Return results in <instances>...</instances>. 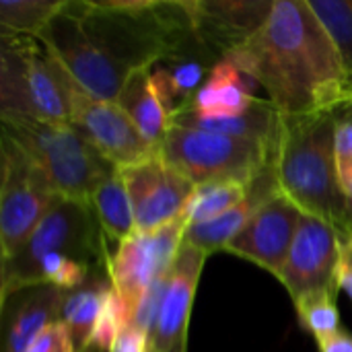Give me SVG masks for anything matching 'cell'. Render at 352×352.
<instances>
[{"instance_id":"f1b7e54d","label":"cell","mask_w":352,"mask_h":352,"mask_svg":"<svg viewBox=\"0 0 352 352\" xmlns=\"http://www.w3.org/2000/svg\"><path fill=\"white\" fill-rule=\"evenodd\" d=\"M25 352H78L68 328L62 322H54Z\"/></svg>"},{"instance_id":"7c38bea8","label":"cell","mask_w":352,"mask_h":352,"mask_svg":"<svg viewBox=\"0 0 352 352\" xmlns=\"http://www.w3.org/2000/svg\"><path fill=\"white\" fill-rule=\"evenodd\" d=\"M303 212L276 188L258 204L245 227L225 252L250 260L272 276H280Z\"/></svg>"},{"instance_id":"7402d4cb","label":"cell","mask_w":352,"mask_h":352,"mask_svg":"<svg viewBox=\"0 0 352 352\" xmlns=\"http://www.w3.org/2000/svg\"><path fill=\"white\" fill-rule=\"evenodd\" d=\"M252 194V186L235 179H225V182H208L200 184L194 188L186 208H184V219L190 225L210 221L233 206L245 202Z\"/></svg>"},{"instance_id":"ba28073f","label":"cell","mask_w":352,"mask_h":352,"mask_svg":"<svg viewBox=\"0 0 352 352\" xmlns=\"http://www.w3.org/2000/svg\"><path fill=\"white\" fill-rule=\"evenodd\" d=\"M62 198L43 169L6 134H2V188H0V248L2 262L12 258L35 227Z\"/></svg>"},{"instance_id":"5bb4252c","label":"cell","mask_w":352,"mask_h":352,"mask_svg":"<svg viewBox=\"0 0 352 352\" xmlns=\"http://www.w3.org/2000/svg\"><path fill=\"white\" fill-rule=\"evenodd\" d=\"M196 37L219 60L250 41L268 21L270 0H192Z\"/></svg>"},{"instance_id":"5b68a950","label":"cell","mask_w":352,"mask_h":352,"mask_svg":"<svg viewBox=\"0 0 352 352\" xmlns=\"http://www.w3.org/2000/svg\"><path fill=\"white\" fill-rule=\"evenodd\" d=\"M72 85L39 37L0 35V118L70 122Z\"/></svg>"},{"instance_id":"7a4b0ae2","label":"cell","mask_w":352,"mask_h":352,"mask_svg":"<svg viewBox=\"0 0 352 352\" xmlns=\"http://www.w3.org/2000/svg\"><path fill=\"white\" fill-rule=\"evenodd\" d=\"M225 58L248 72L285 118L352 103L342 60L309 0H276L262 29Z\"/></svg>"},{"instance_id":"d6a6232c","label":"cell","mask_w":352,"mask_h":352,"mask_svg":"<svg viewBox=\"0 0 352 352\" xmlns=\"http://www.w3.org/2000/svg\"><path fill=\"white\" fill-rule=\"evenodd\" d=\"M151 352H155V351H151Z\"/></svg>"},{"instance_id":"4fadbf2b","label":"cell","mask_w":352,"mask_h":352,"mask_svg":"<svg viewBox=\"0 0 352 352\" xmlns=\"http://www.w3.org/2000/svg\"><path fill=\"white\" fill-rule=\"evenodd\" d=\"M340 250L342 239L332 225L322 219L303 214L289 258L278 276L293 301L311 291L338 289L336 274L340 264Z\"/></svg>"},{"instance_id":"44dd1931","label":"cell","mask_w":352,"mask_h":352,"mask_svg":"<svg viewBox=\"0 0 352 352\" xmlns=\"http://www.w3.org/2000/svg\"><path fill=\"white\" fill-rule=\"evenodd\" d=\"M91 210L97 217V223L103 231L107 243L116 248L136 233L132 202L120 171L109 175L91 196Z\"/></svg>"},{"instance_id":"9c48e42d","label":"cell","mask_w":352,"mask_h":352,"mask_svg":"<svg viewBox=\"0 0 352 352\" xmlns=\"http://www.w3.org/2000/svg\"><path fill=\"white\" fill-rule=\"evenodd\" d=\"M186 229L188 221L182 214L157 231L130 235L107 254L105 270L128 309V318L146 287L159 276L171 272L173 262L184 245Z\"/></svg>"},{"instance_id":"8fae6325","label":"cell","mask_w":352,"mask_h":352,"mask_svg":"<svg viewBox=\"0 0 352 352\" xmlns=\"http://www.w3.org/2000/svg\"><path fill=\"white\" fill-rule=\"evenodd\" d=\"M128 190L136 233L157 231L184 214L194 184L173 169L159 151L124 169H118Z\"/></svg>"},{"instance_id":"d6986e66","label":"cell","mask_w":352,"mask_h":352,"mask_svg":"<svg viewBox=\"0 0 352 352\" xmlns=\"http://www.w3.org/2000/svg\"><path fill=\"white\" fill-rule=\"evenodd\" d=\"M151 70L153 68L136 70L126 80L116 103L126 111V116L134 122V126L140 130V134L153 146H159V142L163 140V136L169 128V116L165 113V109L161 107L159 99L153 93Z\"/></svg>"},{"instance_id":"e0dca14e","label":"cell","mask_w":352,"mask_h":352,"mask_svg":"<svg viewBox=\"0 0 352 352\" xmlns=\"http://www.w3.org/2000/svg\"><path fill=\"white\" fill-rule=\"evenodd\" d=\"M256 87H260L248 72H243L229 58L217 60L204 85L198 89L188 107L200 118H233L245 113L258 97H254Z\"/></svg>"},{"instance_id":"277c9868","label":"cell","mask_w":352,"mask_h":352,"mask_svg":"<svg viewBox=\"0 0 352 352\" xmlns=\"http://www.w3.org/2000/svg\"><path fill=\"white\" fill-rule=\"evenodd\" d=\"M2 134L12 138L47 175L58 196L91 206L95 190L118 171L70 122L2 116Z\"/></svg>"},{"instance_id":"ac0fdd59","label":"cell","mask_w":352,"mask_h":352,"mask_svg":"<svg viewBox=\"0 0 352 352\" xmlns=\"http://www.w3.org/2000/svg\"><path fill=\"white\" fill-rule=\"evenodd\" d=\"M278 124H280V113L270 101L256 99L254 105L233 118H200L192 113L190 109H179L169 126H186V128H196L204 132H214L239 140H250L258 142L264 146L274 148L276 134H278Z\"/></svg>"},{"instance_id":"83f0119b","label":"cell","mask_w":352,"mask_h":352,"mask_svg":"<svg viewBox=\"0 0 352 352\" xmlns=\"http://www.w3.org/2000/svg\"><path fill=\"white\" fill-rule=\"evenodd\" d=\"M167 283H169V274L159 276L157 280H153L146 287V291L142 293V297L138 299V303L132 309L130 320H128V324H132L134 328H138L144 334H148L151 342H153V336H155V330H157V324H159V316H161Z\"/></svg>"},{"instance_id":"603a6c76","label":"cell","mask_w":352,"mask_h":352,"mask_svg":"<svg viewBox=\"0 0 352 352\" xmlns=\"http://www.w3.org/2000/svg\"><path fill=\"white\" fill-rule=\"evenodd\" d=\"M66 0H0L2 35L39 37Z\"/></svg>"},{"instance_id":"3957f363","label":"cell","mask_w":352,"mask_h":352,"mask_svg":"<svg viewBox=\"0 0 352 352\" xmlns=\"http://www.w3.org/2000/svg\"><path fill=\"white\" fill-rule=\"evenodd\" d=\"M334 126L336 111L280 116L270 167L276 190L303 214L332 225L344 241L349 237L346 196L336 173Z\"/></svg>"},{"instance_id":"9a60e30c","label":"cell","mask_w":352,"mask_h":352,"mask_svg":"<svg viewBox=\"0 0 352 352\" xmlns=\"http://www.w3.org/2000/svg\"><path fill=\"white\" fill-rule=\"evenodd\" d=\"M208 254L184 243L173 268L169 272V283L159 316V324L151 342L155 352H186L188 326L200 274L204 270Z\"/></svg>"},{"instance_id":"1f68e13d","label":"cell","mask_w":352,"mask_h":352,"mask_svg":"<svg viewBox=\"0 0 352 352\" xmlns=\"http://www.w3.org/2000/svg\"><path fill=\"white\" fill-rule=\"evenodd\" d=\"M320 352H352V336L346 330H338L322 340H318Z\"/></svg>"},{"instance_id":"f546056e","label":"cell","mask_w":352,"mask_h":352,"mask_svg":"<svg viewBox=\"0 0 352 352\" xmlns=\"http://www.w3.org/2000/svg\"><path fill=\"white\" fill-rule=\"evenodd\" d=\"M109 352H151V336L128 324L111 344Z\"/></svg>"},{"instance_id":"6da1fadb","label":"cell","mask_w":352,"mask_h":352,"mask_svg":"<svg viewBox=\"0 0 352 352\" xmlns=\"http://www.w3.org/2000/svg\"><path fill=\"white\" fill-rule=\"evenodd\" d=\"M39 39L76 87L118 101L136 70L177 58L198 37L190 2L66 0Z\"/></svg>"},{"instance_id":"8992f818","label":"cell","mask_w":352,"mask_h":352,"mask_svg":"<svg viewBox=\"0 0 352 352\" xmlns=\"http://www.w3.org/2000/svg\"><path fill=\"white\" fill-rule=\"evenodd\" d=\"M52 254L105 268L109 248L91 206L68 198L54 202L25 245L2 262V303L23 289L37 287V268Z\"/></svg>"},{"instance_id":"2e32d148","label":"cell","mask_w":352,"mask_h":352,"mask_svg":"<svg viewBox=\"0 0 352 352\" xmlns=\"http://www.w3.org/2000/svg\"><path fill=\"white\" fill-rule=\"evenodd\" d=\"M64 291L37 285L14 293L4 307L2 352H25L54 322H60Z\"/></svg>"},{"instance_id":"30bf717a","label":"cell","mask_w":352,"mask_h":352,"mask_svg":"<svg viewBox=\"0 0 352 352\" xmlns=\"http://www.w3.org/2000/svg\"><path fill=\"white\" fill-rule=\"evenodd\" d=\"M70 124L118 169L136 165L157 153V146L140 134L116 101L97 99L76 85L70 93Z\"/></svg>"},{"instance_id":"52a82bcc","label":"cell","mask_w":352,"mask_h":352,"mask_svg":"<svg viewBox=\"0 0 352 352\" xmlns=\"http://www.w3.org/2000/svg\"><path fill=\"white\" fill-rule=\"evenodd\" d=\"M157 151L194 186L225 179L252 186L272 161L270 146L186 126H169Z\"/></svg>"},{"instance_id":"484cf974","label":"cell","mask_w":352,"mask_h":352,"mask_svg":"<svg viewBox=\"0 0 352 352\" xmlns=\"http://www.w3.org/2000/svg\"><path fill=\"white\" fill-rule=\"evenodd\" d=\"M99 266L85 264L76 258L52 254L41 260L37 268V285H52L64 293L78 289L91 276V272Z\"/></svg>"},{"instance_id":"4316f807","label":"cell","mask_w":352,"mask_h":352,"mask_svg":"<svg viewBox=\"0 0 352 352\" xmlns=\"http://www.w3.org/2000/svg\"><path fill=\"white\" fill-rule=\"evenodd\" d=\"M334 161L344 196L352 186V103L336 109L334 126Z\"/></svg>"},{"instance_id":"4dcf8cb0","label":"cell","mask_w":352,"mask_h":352,"mask_svg":"<svg viewBox=\"0 0 352 352\" xmlns=\"http://www.w3.org/2000/svg\"><path fill=\"white\" fill-rule=\"evenodd\" d=\"M336 287H338V291H344L352 299V235H349L342 241L340 264H338V274H336Z\"/></svg>"},{"instance_id":"ffe728a7","label":"cell","mask_w":352,"mask_h":352,"mask_svg":"<svg viewBox=\"0 0 352 352\" xmlns=\"http://www.w3.org/2000/svg\"><path fill=\"white\" fill-rule=\"evenodd\" d=\"M109 289H111L109 274L107 272L103 274V272H99V268H95L91 272V276L85 280V285H80L78 289L68 291L64 295L60 322L68 328L78 352H82L91 332H93L95 320L101 311V305H103Z\"/></svg>"},{"instance_id":"d4e9b609","label":"cell","mask_w":352,"mask_h":352,"mask_svg":"<svg viewBox=\"0 0 352 352\" xmlns=\"http://www.w3.org/2000/svg\"><path fill=\"white\" fill-rule=\"evenodd\" d=\"M338 289H320L299 297L295 303L301 326L316 338L322 340L340 330V316L336 307Z\"/></svg>"},{"instance_id":"cb8c5ba5","label":"cell","mask_w":352,"mask_h":352,"mask_svg":"<svg viewBox=\"0 0 352 352\" xmlns=\"http://www.w3.org/2000/svg\"><path fill=\"white\" fill-rule=\"evenodd\" d=\"M342 60L352 95V0H309Z\"/></svg>"}]
</instances>
